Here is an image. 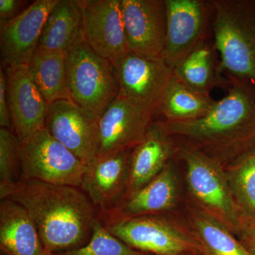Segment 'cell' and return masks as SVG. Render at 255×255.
<instances>
[{"mask_svg":"<svg viewBox=\"0 0 255 255\" xmlns=\"http://www.w3.org/2000/svg\"><path fill=\"white\" fill-rule=\"evenodd\" d=\"M187 164L191 193L204 208L226 228L243 231L249 219L238 205L219 162L201 152L179 148Z\"/></svg>","mask_w":255,"mask_h":255,"instance_id":"obj_5","label":"cell"},{"mask_svg":"<svg viewBox=\"0 0 255 255\" xmlns=\"http://www.w3.org/2000/svg\"><path fill=\"white\" fill-rule=\"evenodd\" d=\"M67 86L70 100L100 117L120 93L115 65L100 56L83 41L65 54Z\"/></svg>","mask_w":255,"mask_h":255,"instance_id":"obj_4","label":"cell"},{"mask_svg":"<svg viewBox=\"0 0 255 255\" xmlns=\"http://www.w3.org/2000/svg\"><path fill=\"white\" fill-rule=\"evenodd\" d=\"M84 38L97 55L114 64L128 53L122 0H79Z\"/></svg>","mask_w":255,"mask_h":255,"instance_id":"obj_12","label":"cell"},{"mask_svg":"<svg viewBox=\"0 0 255 255\" xmlns=\"http://www.w3.org/2000/svg\"><path fill=\"white\" fill-rule=\"evenodd\" d=\"M20 140L9 129L0 128V184L20 180Z\"/></svg>","mask_w":255,"mask_h":255,"instance_id":"obj_27","label":"cell"},{"mask_svg":"<svg viewBox=\"0 0 255 255\" xmlns=\"http://www.w3.org/2000/svg\"><path fill=\"white\" fill-rule=\"evenodd\" d=\"M191 223L201 255H253L228 228L205 211H193Z\"/></svg>","mask_w":255,"mask_h":255,"instance_id":"obj_24","label":"cell"},{"mask_svg":"<svg viewBox=\"0 0 255 255\" xmlns=\"http://www.w3.org/2000/svg\"><path fill=\"white\" fill-rule=\"evenodd\" d=\"M214 48L206 40L201 43L174 67L176 78L189 88L210 95L213 88L221 82Z\"/></svg>","mask_w":255,"mask_h":255,"instance_id":"obj_22","label":"cell"},{"mask_svg":"<svg viewBox=\"0 0 255 255\" xmlns=\"http://www.w3.org/2000/svg\"><path fill=\"white\" fill-rule=\"evenodd\" d=\"M128 50L147 58H162L167 31L164 0H122Z\"/></svg>","mask_w":255,"mask_h":255,"instance_id":"obj_11","label":"cell"},{"mask_svg":"<svg viewBox=\"0 0 255 255\" xmlns=\"http://www.w3.org/2000/svg\"><path fill=\"white\" fill-rule=\"evenodd\" d=\"M24 1L19 0H0L1 21H7L22 12Z\"/></svg>","mask_w":255,"mask_h":255,"instance_id":"obj_29","label":"cell"},{"mask_svg":"<svg viewBox=\"0 0 255 255\" xmlns=\"http://www.w3.org/2000/svg\"><path fill=\"white\" fill-rule=\"evenodd\" d=\"M227 178L243 214L255 219V148L236 161Z\"/></svg>","mask_w":255,"mask_h":255,"instance_id":"obj_25","label":"cell"},{"mask_svg":"<svg viewBox=\"0 0 255 255\" xmlns=\"http://www.w3.org/2000/svg\"><path fill=\"white\" fill-rule=\"evenodd\" d=\"M216 102L209 95L189 88L174 75L161 103L159 117L167 122L194 120L207 114Z\"/></svg>","mask_w":255,"mask_h":255,"instance_id":"obj_23","label":"cell"},{"mask_svg":"<svg viewBox=\"0 0 255 255\" xmlns=\"http://www.w3.org/2000/svg\"><path fill=\"white\" fill-rule=\"evenodd\" d=\"M214 48L220 73L255 93V0H214Z\"/></svg>","mask_w":255,"mask_h":255,"instance_id":"obj_3","label":"cell"},{"mask_svg":"<svg viewBox=\"0 0 255 255\" xmlns=\"http://www.w3.org/2000/svg\"><path fill=\"white\" fill-rule=\"evenodd\" d=\"M132 150L97 157L87 167L80 188L98 209L99 216L110 211L127 194Z\"/></svg>","mask_w":255,"mask_h":255,"instance_id":"obj_16","label":"cell"},{"mask_svg":"<svg viewBox=\"0 0 255 255\" xmlns=\"http://www.w3.org/2000/svg\"><path fill=\"white\" fill-rule=\"evenodd\" d=\"M244 246L253 255H255V219L249 220L243 230Z\"/></svg>","mask_w":255,"mask_h":255,"instance_id":"obj_30","label":"cell"},{"mask_svg":"<svg viewBox=\"0 0 255 255\" xmlns=\"http://www.w3.org/2000/svg\"><path fill=\"white\" fill-rule=\"evenodd\" d=\"M0 249L4 255H53L27 211L8 199L0 203Z\"/></svg>","mask_w":255,"mask_h":255,"instance_id":"obj_18","label":"cell"},{"mask_svg":"<svg viewBox=\"0 0 255 255\" xmlns=\"http://www.w3.org/2000/svg\"><path fill=\"white\" fill-rule=\"evenodd\" d=\"M20 179L81 187L85 165L45 128L20 141Z\"/></svg>","mask_w":255,"mask_h":255,"instance_id":"obj_6","label":"cell"},{"mask_svg":"<svg viewBox=\"0 0 255 255\" xmlns=\"http://www.w3.org/2000/svg\"><path fill=\"white\" fill-rule=\"evenodd\" d=\"M177 198V184L173 169L168 164L148 184L126 194L113 209L99 216L104 224L121 220L158 215L173 207Z\"/></svg>","mask_w":255,"mask_h":255,"instance_id":"obj_17","label":"cell"},{"mask_svg":"<svg viewBox=\"0 0 255 255\" xmlns=\"http://www.w3.org/2000/svg\"><path fill=\"white\" fill-rule=\"evenodd\" d=\"M4 255V254H2V253H1V255Z\"/></svg>","mask_w":255,"mask_h":255,"instance_id":"obj_32","label":"cell"},{"mask_svg":"<svg viewBox=\"0 0 255 255\" xmlns=\"http://www.w3.org/2000/svg\"><path fill=\"white\" fill-rule=\"evenodd\" d=\"M167 31L162 58L174 69L206 41L207 8L200 0H164Z\"/></svg>","mask_w":255,"mask_h":255,"instance_id":"obj_13","label":"cell"},{"mask_svg":"<svg viewBox=\"0 0 255 255\" xmlns=\"http://www.w3.org/2000/svg\"><path fill=\"white\" fill-rule=\"evenodd\" d=\"M0 126L1 128L12 130V122L10 115L7 94H6V74L0 70Z\"/></svg>","mask_w":255,"mask_h":255,"instance_id":"obj_28","label":"cell"},{"mask_svg":"<svg viewBox=\"0 0 255 255\" xmlns=\"http://www.w3.org/2000/svg\"><path fill=\"white\" fill-rule=\"evenodd\" d=\"M99 119L71 100L48 105L44 128L87 167L99 150Z\"/></svg>","mask_w":255,"mask_h":255,"instance_id":"obj_10","label":"cell"},{"mask_svg":"<svg viewBox=\"0 0 255 255\" xmlns=\"http://www.w3.org/2000/svg\"><path fill=\"white\" fill-rule=\"evenodd\" d=\"M157 117L152 109L119 95L99 119L97 157L132 150Z\"/></svg>","mask_w":255,"mask_h":255,"instance_id":"obj_8","label":"cell"},{"mask_svg":"<svg viewBox=\"0 0 255 255\" xmlns=\"http://www.w3.org/2000/svg\"><path fill=\"white\" fill-rule=\"evenodd\" d=\"M120 85L119 95L152 109L159 117L161 103L174 70L163 58H151L128 53L115 63Z\"/></svg>","mask_w":255,"mask_h":255,"instance_id":"obj_9","label":"cell"},{"mask_svg":"<svg viewBox=\"0 0 255 255\" xmlns=\"http://www.w3.org/2000/svg\"><path fill=\"white\" fill-rule=\"evenodd\" d=\"M53 255H152L137 251L112 235L100 219L94 226L90 241L80 248Z\"/></svg>","mask_w":255,"mask_h":255,"instance_id":"obj_26","label":"cell"},{"mask_svg":"<svg viewBox=\"0 0 255 255\" xmlns=\"http://www.w3.org/2000/svg\"><path fill=\"white\" fill-rule=\"evenodd\" d=\"M85 41L79 0H58L42 30L38 46L67 53Z\"/></svg>","mask_w":255,"mask_h":255,"instance_id":"obj_20","label":"cell"},{"mask_svg":"<svg viewBox=\"0 0 255 255\" xmlns=\"http://www.w3.org/2000/svg\"><path fill=\"white\" fill-rule=\"evenodd\" d=\"M0 198L11 199L27 211L51 254L86 244L99 218L87 194L73 186L20 179L0 184Z\"/></svg>","mask_w":255,"mask_h":255,"instance_id":"obj_1","label":"cell"},{"mask_svg":"<svg viewBox=\"0 0 255 255\" xmlns=\"http://www.w3.org/2000/svg\"><path fill=\"white\" fill-rule=\"evenodd\" d=\"M28 67L33 81L48 105L57 101L70 100L64 52L38 46Z\"/></svg>","mask_w":255,"mask_h":255,"instance_id":"obj_21","label":"cell"},{"mask_svg":"<svg viewBox=\"0 0 255 255\" xmlns=\"http://www.w3.org/2000/svg\"><path fill=\"white\" fill-rule=\"evenodd\" d=\"M170 140L158 121H155L143 140L132 149L126 194L141 189L162 170L172 152Z\"/></svg>","mask_w":255,"mask_h":255,"instance_id":"obj_19","label":"cell"},{"mask_svg":"<svg viewBox=\"0 0 255 255\" xmlns=\"http://www.w3.org/2000/svg\"><path fill=\"white\" fill-rule=\"evenodd\" d=\"M104 225L112 235L137 251L152 255H201L200 245L194 236L158 215L136 216Z\"/></svg>","mask_w":255,"mask_h":255,"instance_id":"obj_7","label":"cell"},{"mask_svg":"<svg viewBox=\"0 0 255 255\" xmlns=\"http://www.w3.org/2000/svg\"><path fill=\"white\" fill-rule=\"evenodd\" d=\"M58 0H36L22 12L0 23L1 62L6 68L28 65L48 15Z\"/></svg>","mask_w":255,"mask_h":255,"instance_id":"obj_14","label":"cell"},{"mask_svg":"<svg viewBox=\"0 0 255 255\" xmlns=\"http://www.w3.org/2000/svg\"><path fill=\"white\" fill-rule=\"evenodd\" d=\"M201 255L200 254H187V255Z\"/></svg>","mask_w":255,"mask_h":255,"instance_id":"obj_31","label":"cell"},{"mask_svg":"<svg viewBox=\"0 0 255 255\" xmlns=\"http://www.w3.org/2000/svg\"><path fill=\"white\" fill-rule=\"evenodd\" d=\"M6 94L15 134L20 141L44 128L47 103L28 65L6 68Z\"/></svg>","mask_w":255,"mask_h":255,"instance_id":"obj_15","label":"cell"},{"mask_svg":"<svg viewBox=\"0 0 255 255\" xmlns=\"http://www.w3.org/2000/svg\"><path fill=\"white\" fill-rule=\"evenodd\" d=\"M203 117L185 122L158 121L164 132L182 141L181 148L216 155H239L255 148V93L237 82Z\"/></svg>","mask_w":255,"mask_h":255,"instance_id":"obj_2","label":"cell"}]
</instances>
